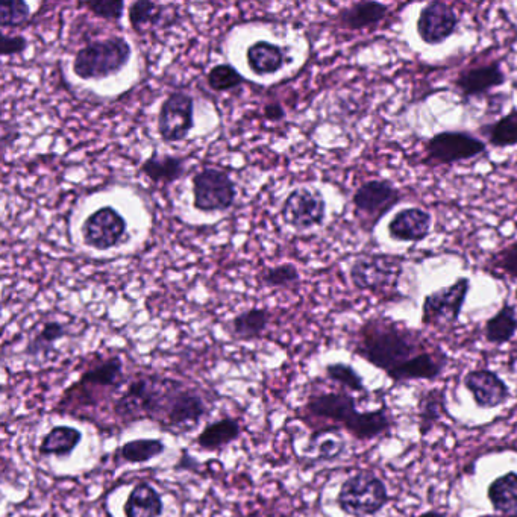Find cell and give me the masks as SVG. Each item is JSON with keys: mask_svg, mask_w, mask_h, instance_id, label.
Here are the masks:
<instances>
[{"mask_svg": "<svg viewBox=\"0 0 517 517\" xmlns=\"http://www.w3.org/2000/svg\"><path fill=\"white\" fill-rule=\"evenodd\" d=\"M299 275L295 264H279V266L270 267L266 269L261 275V281L264 286L272 287V289H286V287L295 286L298 284Z\"/></svg>", "mask_w": 517, "mask_h": 517, "instance_id": "d590c367", "label": "cell"}, {"mask_svg": "<svg viewBox=\"0 0 517 517\" xmlns=\"http://www.w3.org/2000/svg\"><path fill=\"white\" fill-rule=\"evenodd\" d=\"M131 55V44L119 35L93 41L75 55L73 72L84 81L110 78L128 64Z\"/></svg>", "mask_w": 517, "mask_h": 517, "instance_id": "5b68a950", "label": "cell"}, {"mask_svg": "<svg viewBox=\"0 0 517 517\" xmlns=\"http://www.w3.org/2000/svg\"><path fill=\"white\" fill-rule=\"evenodd\" d=\"M128 17L132 29L140 31L141 26L158 22L161 17V7H158L154 2H149V0H138V2L129 5Z\"/></svg>", "mask_w": 517, "mask_h": 517, "instance_id": "8d00e7d4", "label": "cell"}, {"mask_svg": "<svg viewBox=\"0 0 517 517\" xmlns=\"http://www.w3.org/2000/svg\"><path fill=\"white\" fill-rule=\"evenodd\" d=\"M487 499L495 513L517 517V472L495 478L487 487Z\"/></svg>", "mask_w": 517, "mask_h": 517, "instance_id": "484cf974", "label": "cell"}, {"mask_svg": "<svg viewBox=\"0 0 517 517\" xmlns=\"http://www.w3.org/2000/svg\"><path fill=\"white\" fill-rule=\"evenodd\" d=\"M507 82V75L502 70L501 61H490L486 64H475L458 73L454 81V88L463 101L483 98L490 91L501 87Z\"/></svg>", "mask_w": 517, "mask_h": 517, "instance_id": "e0dca14e", "label": "cell"}, {"mask_svg": "<svg viewBox=\"0 0 517 517\" xmlns=\"http://www.w3.org/2000/svg\"><path fill=\"white\" fill-rule=\"evenodd\" d=\"M478 517H508V516H504V514H499V513H490V514H483V516H478Z\"/></svg>", "mask_w": 517, "mask_h": 517, "instance_id": "ee69618b", "label": "cell"}, {"mask_svg": "<svg viewBox=\"0 0 517 517\" xmlns=\"http://www.w3.org/2000/svg\"><path fill=\"white\" fill-rule=\"evenodd\" d=\"M446 399L448 398H446L445 387L425 390L420 395L419 404H417V430L422 439L430 436L443 416L449 414Z\"/></svg>", "mask_w": 517, "mask_h": 517, "instance_id": "7402d4cb", "label": "cell"}, {"mask_svg": "<svg viewBox=\"0 0 517 517\" xmlns=\"http://www.w3.org/2000/svg\"><path fill=\"white\" fill-rule=\"evenodd\" d=\"M433 228V216L419 207L404 208L390 220L389 235L396 242L419 243L427 239Z\"/></svg>", "mask_w": 517, "mask_h": 517, "instance_id": "ac0fdd59", "label": "cell"}, {"mask_svg": "<svg viewBox=\"0 0 517 517\" xmlns=\"http://www.w3.org/2000/svg\"><path fill=\"white\" fill-rule=\"evenodd\" d=\"M0 49L4 57H11V55H19L26 51L28 41L22 35H0Z\"/></svg>", "mask_w": 517, "mask_h": 517, "instance_id": "ab89813d", "label": "cell"}, {"mask_svg": "<svg viewBox=\"0 0 517 517\" xmlns=\"http://www.w3.org/2000/svg\"><path fill=\"white\" fill-rule=\"evenodd\" d=\"M346 451V440L342 430L336 427L317 428L311 433L304 454L313 463H331L339 460Z\"/></svg>", "mask_w": 517, "mask_h": 517, "instance_id": "d6986e66", "label": "cell"}, {"mask_svg": "<svg viewBox=\"0 0 517 517\" xmlns=\"http://www.w3.org/2000/svg\"><path fill=\"white\" fill-rule=\"evenodd\" d=\"M166 452V443L161 439H135L123 443L113 454L114 463L145 464Z\"/></svg>", "mask_w": 517, "mask_h": 517, "instance_id": "4316f807", "label": "cell"}, {"mask_svg": "<svg viewBox=\"0 0 517 517\" xmlns=\"http://www.w3.org/2000/svg\"><path fill=\"white\" fill-rule=\"evenodd\" d=\"M423 152V166H451L486 154L487 143L472 132L442 131L425 143Z\"/></svg>", "mask_w": 517, "mask_h": 517, "instance_id": "52a82bcc", "label": "cell"}, {"mask_svg": "<svg viewBox=\"0 0 517 517\" xmlns=\"http://www.w3.org/2000/svg\"><path fill=\"white\" fill-rule=\"evenodd\" d=\"M193 113H195V104L192 96L182 91L169 94L158 114V132L161 138L169 143L185 140L188 132L195 126Z\"/></svg>", "mask_w": 517, "mask_h": 517, "instance_id": "5bb4252c", "label": "cell"}, {"mask_svg": "<svg viewBox=\"0 0 517 517\" xmlns=\"http://www.w3.org/2000/svg\"><path fill=\"white\" fill-rule=\"evenodd\" d=\"M246 60L252 72L258 76L273 75L286 64V52L278 44L257 41L249 46Z\"/></svg>", "mask_w": 517, "mask_h": 517, "instance_id": "d4e9b609", "label": "cell"}, {"mask_svg": "<svg viewBox=\"0 0 517 517\" xmlns=\"http://www.w3.org/2000/svg\"><path fill=\"white\" fill-rule=\"evenodd\" d=\"M463 383L480 410H495L507 404L511 398L510 387L495 370H469L464 375Z\"/></svg>", "mask_w": 517, "mask_h": 517, "instance_id": "2e32d148", "label": "cell"}, {"mask_svg": "<svg viewBox=\"0 0 517 517\" xmlns=\"http://www.w3.org/2000/svg\"><path fill=\"white\" fill-rule=\"evenodd\" d=\"M402 201L404 193L389 179H372L364 182L352 196L355 216L366 232H373L381 219Z\"/></svg>", "mask_w": 517, "mask_h": 517, "instance_id": "ba28073f", "label": "cell"}, {"mask_svg": "<svg viewBox=\"0 0 517 517\" xmlns=\"http://www.w3.org/2000/svg\"><path fill=\"white\" fill-rule=\"evenodd\" d=\"M125 217L113 207L99 208L85 219L82 225V239L88 248L108 251L116 248L126 234Z\"/></svg>", "mask_w": 517, "mask_h": 517, "instance_id": "4fadbf2b", "label": "cell"}, {"mask_svg": "<svg viewBox=\"0 0 517 517\" xmlns=\"http://www.w3.org/2000/svg\"><path fill=\"white\" fill-rule=\"evenodd\" d=\"M404 270L402 258L392 254H364L352 263L349 276L355 289L363 292H392Z\"/></svg>", "mask_w": 517, "mask_h": 517, "instance_id": "9c48e42d", "label": "cell"}, {"mask_svg": "<svg viewBox=\"0 0 517 517\" xmlns=\"http://www.w3.org/2000/svg\"><path fill=\"white\" fill-rule=\"evenodd\" d=\"M481 135L487 138L489 145L496 149L511 148L517 145V108L496 122L481 126Z\"/></svg>", "mask_w": 517, "mask_h": 517, "instance_id": "1f68e13d", "label": "cell"}, {"mask_svg": "<svg viewBox=\"0 0 517 517\" xmlns=\"http://www.w3.org/2000/svg\"><path fill=\"white\" fill-rule=\"evenodd\" d=\"M242 423L234 417H223L205 425L195 439L196 446L202 451L222 452L242 437Z\"/></svg>", "mask_w": 517, "mask_h": 517, "instance_id": "44dd1931", "label": "cell"}, {"mask_svg": "<svg viewBox=\"0 0 517 517\" xmlns=\"http://www.w3.org/2000/svg\"><path fill=\"white\" fill-rule=\"evenodd\" d=\"M281 216L287 225L298 231L316 228L326 217L325 198L314 188H295L284 201Z\"/></svg>", "mask_w": 517, "mask_h": 517, "instance_id": "7c38bea8", "label": "cell"}, {"mask_svg": "<svg viewBox=\"0 0 517 517\" xmlns=\"http://www.w3.org/2000/svg\"><path fill=\"white\" fill-rule=\"evenodd\" d=\"M389 11V7L381 2H358L340 10L337 23L348 31H364L381 25L389 16Z\"/></svg>", "mask_w": 517, "mask_h": 517, "instance_id": "ffe728a7", "label": "cell"}, {"mask_svg": "<svg viewBox=\"0 0 517 517\" xmlns=\"http://www.w3.org/2000/svg\"><path fill=\"white\" fill-rule=\"evenodd\" d=\"M352 351L395 384L439 380L449 358L419 331L399 320L375 316L361 323Z\"/></svg>", "mask_w": 517, "mask_h": 517, "instance_id": "6da1fadb", "label": "cell"}, {"mask_svg": "<svg viewBox=\"0 0 517 517\" xmlns=\"http://www.w3.org/2000/svg\"><path fill=\"white\" fill-rule=\"evenodd\" d=\"M325 375L329 381H333L342 389L351 393H367L363 376L348 363H331L325 366Z\"/></svg>", "mask_w": 517, "mask_h": 517, "instance_id": "d6a6232c", "label": "cell"}, {"mask_svg": "<svg viewBox=\"0 0 517 517\" xmlns=\"http://www.w3.org/2000/svg\"><path fill=\"white\" fill-rule=\"evenodd\" d=\"M82 442V433L70 425H57L44 434L38 445L41 457L69 458Z\"/></svg>", "mask_w": 517, "mask_h": 517, "instance_id": "cb8c5ba5", "label": "cell"}, {"mask_svg": "<svg viewBox=\"0 0 517 517\" xmlns=\"http://www.w3.org/2000/svg\"><path fill=\"white\" fill-rule=\"evenodd\" d=\"M81 7L87 8L94 16L104 20H120L125 11V4L122 0H94V2H84Z\"/></svg>", "mask_w": 517, "mask_h": 517, "instance_id": "f35d334b", "label": "cell"}, {"mask_svg": "<svg viewBox=\"0 0 517 517\" xmlns=\"http://www.w3.org/2000/svg\"><path fill=\"white\" fill-rule=\"evenodd\" d=\"M69 334L67 326L58 320L44 323L32 339L26 345L25 355L34 360H47L49 355L55 351V345Z\"/></svg>", "mask_w": 517, "mask_h": 517, "instance_id": "f546056e", "label": "cell"}, {"mask_svg": "<svg viewBox=\"0 0 517 517\" xmlns=\"http://www.w3.org/2000/svg\"><path fill=\"white\" fill-rule=\"evenodd\" d=\"M196 466H199V461L193 458L192 455L188 454L187 451L181 452L178 463L173 466L175 470H192L195 472Z\"/></svg>", "mask_w": 517, "mask_h": 517, "instance_id": "b9f144b4", "label": "cell"}, {"mask_svg": "<svg viewBox=\"0 0 517 517\" xmlns=\"http://www.w3.org/2000/svg\"><path fill=\"white\" fill-rule=\"evenodd\" d=\"M163 513V498L158 490L146 481L135 484L123 504L125 517H161Z\"/></svg>", "mask_w": 517, "mask_h": 517, "instance_id": "603a6c76", "label": "cell"}, {"mask_svg": "<svg viewBox=\"0 0 517 517\" xmlns=\"http://www.w3.org/2000/svg\"><path fill=\"white\" fill-rule=\"evenodd\" d=\"M270 322V313L266 308H251L237 314L229 323V333L234 339L251 342L260 339Z\"/></svg>", "mask_w": 517, "mask_h": 517, "instance_id": "f1b7e54d", "label": "cell"}, {"mask_svg": "<svg viewBox=\"0 0 517 517\" xmlns=\"http://www.w3.org/2000/svg\"><path fill=\"white\" fill-rule=\"evenodd\" d=\"M458 25L460 17L455 8L440 0H434L420 10L416 31L423 43L439 46L455 34Z\"/></svg>", "mask_w": 517, "mask_h": 517, "instance_id": "9a60e30c", "label": "cell"}, {"mask_svg": "<svg viewBox=\"0 0 517 517\" xmlns=\"http://www.w3.org/2000/svg\"><path fill=\"white\" fill-rule=\"evenodd\" d=\"M125 381L123 360L119 355L98 358L64 390L55 411L78 420H90V411L105 407L110 401L114 404V395L122 390Z\"/></svg>", "mask_w": 517, "mask_h": 517, "instance_id": "277c9868", "label": "cell"}, {"mask_svg": "<svg viewBox=\"0 0 517 517\" xmlns=\"http://www.w3.org/2000/svg\"><path fill=\"white\" fill-rule=\"evenodd\" d=\"M264 116H266V119L270 120V122H281V120L286 119V110L282 108L279 102H272V104L264 107Z\"/></svg>", "mask_w": 517, "mask_h": 517, "instance_id": "60d3db41", "label": "cell"}, {"mask_svg": "<svg viewBox=\"0 0 517 517\" xmlns=\"http://www.w3.org/2000/svg\"><path fill=\"white\" fill-rule=\"evenodd\" d=\"M237 190L234 181L223 170L208 169L193 178V207L204 213H222L234 205Z\"/></svg>", "mask_w": 517, "mask_h": 517, "instance_id": "8fae6325", "label": "cell"}, {"mask_svg": "<svg viewBox=\"0 0 517 517\" xmlns=\"http://www.w3.org/2000/svg\"><path fill=\"white\" fill-rule=\"evenodd\" d=\"M470 279L463 276L454 284L425 296L420 322L427 328H446L460 320L461 311L470 292Z\"/></svg>", "mask_w": 517, "mask_h": 517, "instance_id": "30bf717a", "label": "cell"}, {"mask_svg": "<svg viewBox=\"0 0 517 517\" xmlns=\"http://www.w3.org/2000/svg\"><path fill=\"white\" fill-rule=\"evenodd\" d=\"M208 85L214 91H229L245 82L239 70L231 64H217L207 75Z\"/></svg>", "mask_w": 517, "mask_h": 517, "instance_id": "e575fe53", "label": "cell"}, {"mask_svg": "<svg viewBox=\"0 0 517 517\" xmlns=\"http://www.w3.org/2000/svg\"><path fill=\"white\" fill-rule=\"evenodd\" d=\"M416 517H448V514H446L445 511L427 510L417 514Z\"/></svg>", "mask_w": 517, "mask_h": 517, "instance_id": "7bdbcfd3", "label": "cell"}, {"mask_svg": "<svg viewBox=\"0 0 517 517\" xmlns=\"http://www.w3.org/2000/svg\"><path fill=\"white\" fill-rule=\"evenodd\" d=\"M302 420L317 428L336 427L358 442H372L392 431L393 420L386 402L376 410L360 411L348 390H320L308 395Z\"/></svg>", "mask_w": 517, "mask_h": 517, "instance_id": "3957f363", "label": "cell"}, {"mask_svg": "<svg viewBox=\"0 0 517 517\" xmlns=\"http://www.w3.org/2000/svg\"><path fill=\"white\" fill-rule=\"evenodd\" d=\"M31 17L29 5L22 0L4 2L0 7V25L2 28H20L25 25Z\"/></svg>", "mask_w": 517, "mask_h": 517, "instance_id": "74e56055", "label": "cell"}, {"mask_svg": "<svg viewBox=\"0 0 517 517\" xmlns=\"http://www.w3.org/2000/svg\"><path fill=\"white\" fill-rule=\"evenodd\" d=\"M140 170L151 181L172 184L184 175L185 160L175 155H158L154 152L145 163L141 164Z\"/></svg>", "mask_w": 517, "mask_h": 517, "instance_id": "4dcf8cb0", "label": "cell"}, {"mask_svg": "<svg viewBox=\"0 0 517 517\" xmlns=\"http://www.w3.org/2000/svg\"><path fill=\"white\" fill-rule=\"evenodd\" d=\"M122 425L151 420L163 433L187 434L208 414L204 395L181 380L160 373H145L126 383L111 407Z\"/></svg>", "mask_w": 517, "mask_h": 517, "instance_id": "7a4b0ae2", "label": "cell"}, {"mask_svg": "<svg viewBox=\"0 0 517 517\" xmlns=\"http://www.w3.org/2000/svg\"><path fill=\"white\" fill-rule=\"evenodd\" d=\"M517 334V311L514 305L505 301L498 313L487 319L484 337L487 343L495 346L507 345Z\"/></svg>", "mask_w": 517, "mask_h": 517, "instance_id": "83f0119b", "label": "cell"}, {"mask_svg": "<svg viewBox=\"0 0 517 517\" xmlns=\"http://www.w3.org/2000/svg\"><path fill=\"white\" fill-rule=\"evenodd\" d=\"M486 269L493 275H504L507 278L517 279V242L510 243L490 255Z\"/></svg>", "mask_w": 517, "mask_h": 517, "instance_id": "836d02e7", "label": "cell"}, {"mask_svg": "<svg viewBox=\"0 0 517 517\" xmlns=\"http://www.w3.org/2000/svg\"><path fill=\"white\" fill-rule=\"evenodd\" d=\"M390 502L386 483L370 470H360L343 481L336 504L346 516L372 517Z\"/></svg>", "mask_w": 517, "mask_h": 517, "instance_id": "8992f818", "label": "cell"}]
</instances>
